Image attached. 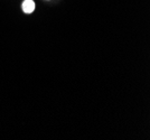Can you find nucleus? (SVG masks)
Returning <instances> with one entry per match:
<instances>
[{
  "label": "nucleus",
  "mask_w": 150,
  "mask_h": 140,
  "mask_svg": "<svg viewBox=\"0 0 150 140\" xmlns=\"http://www.w3.org/2000/svg\"><path fill=\"white\" fill-rule=\"evenodd\" d=\"M36 9V4L34 0H24L21 2V10L26 15H30L35 11Z\"/></svg>",
  "instance_id": "obj_1"
},
{
  "label": "nucleus",
  "mask_w": 150,
  "mask_h": 140,
  "mask_svg": "<svg viewBox=\"0 0 150 140\" xmlns=\"http://www.w3.org/2000/svg\"><path fill=\"white\" fill-rule=\"evenodd\" d=\"M45 1H52V0H45Z\"/></svg>",
  "instance_id": "obj_2"
}]
</instances>
